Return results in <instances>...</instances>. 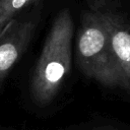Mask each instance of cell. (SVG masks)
I'll list each match as a JSON object with an SVG mask.
<instances>
[{
    "mask_svg": "<svg viewBox=\"0 0 130 130\" xmlns=\"http://www.w3.org/2000/svg\"><path fill=\"white\" fill-rule=\"evenodd\" d=\"M73 32L70 10L64 8L55 17L32 73L31 95L39 106H47L56 98L70 71Z\"/></svg>",
    "mask_w": 130,
    "mask_h": 130,
    "instance_id": "obj_1",
    "label": "cell"
},
{
    "mask_svg": "<svg viewBox=\"0 0 130 130\" xmlns=\"http://www.w3.org/2000/svg\"><path fill=\"white\" fill-rule=\"evenodd\" d=\"M76 58L81 72L107 86L130 90L111 45L103 9L84 11L76 42Z\"/></svg>",
    "mask_w": 130,
    "mask_h": 130,
    "instance_id": "obj_2",
    "label": "cell"
},
{
    "mask_svg": "<svg viewBox=\"0 0 130 130\" xmlns=\"http://www.w3.org/2000/svg\"><path fill=\"white\" fill-rule=\"evenodd\" d=\"M32 19H12L0 35V84L26 50L35 31Z\"/></svg>",
    "mask_w": 130,
    "mask_h": 130,
    "instance_id": "obj_3",
    "label": "cell"
},
{
    "mask_svg": "<svg viewBox=\"0 0 130 130\" xmlns=\"http://www.w3.org/2000/svg\"><path fill=\"white\" fill-rule=\"evenodd\" d=\"M114 56L130 85V24L119 14L103 10Z\"/></svg>",
    "mask_w": 130,
    "mask_h": 130,
    "instance_id": "obj_4",
    "label": "cell"
},
{
    "mask_svg": "<svg viewBox=\"0 0 130 130\" xmlns=\"http://www.w3.org/2000/svg\"><path fill=\"white\" fill-rule=\"evenodd\" d=\"M37 0H0V35L25 5Z\"/></svg>",
    "mask_w": 130,
    "mask_h": 130,
    "instance_id": "obj_5",
    "label": "cell"
},
{
    "mask_svg": "<svg viewBox=\"0 0 130 130\" xmlns=\"http://www.w3.org/2000/svg\"><path fill=\"white\" fill-rule=\"evenodd\" d=\"M102 130H120V129H116V128H112V127H104Z\"/></svg>",
    "mask_w": 130,
    "mask_h": 130,
    "instance_id": "obj_6",
    "label": "cell"
}]
</instances>
